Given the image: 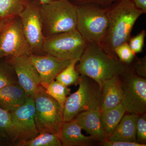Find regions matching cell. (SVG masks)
Here are the masks:
<instances>
[{
    "label": "cell",
    "instance_id": "28",
    "mask_svg": "<svg viewBox=\"0 0 146 146\" xmlns=\"http://www.w3.org/2000/svg\"><path fill=\"white\" fill-rule=\"evenodd\" d=\"M146 35V31L143 30L136 36L130 37L128 44L135 54L143 51Z\"/></svg>",
    "mask_w": 146,
    "mask_h": 146
},
{
    "label": "cell",
    "instance_id": "2",
    "mask_svg": "<svg viewBox=\"0 0 146 146\" xmlns=\"http://www.w3.org/2000/svg\"><path fill=\"white\" fill-rule=\"evenodd\" d=\"M78 61L76 69L80 74L94 80L101 88L106 80L129 68V65L122 63L118 58L108 54L98 44L93 43H88Z\"/></svg>",
    "mask_w": 146,
    "mask_h": 146
},
{
    "label": "cell",
    "instance_id": "30",
    "mask_svg": "<svg viewBox=\"0 0 146 146\" xmlns=\"http://www.w3.org/2000/svg\"><path fill=\"white\" fill-rule=\"evenodd\" d=\"M119 0H74L73 3L75 5L93 4L101 6H109Z\"/></svg>",
    "mask_w": 146,
    "mask_h": 146
},
{
    "label": "cell",
    "instance_id": "20",
    "mask_svg": "<svg viewBox=\"0 0 146 146\" xmlns=\"http://www.w3.org/2000/svg\"><path fill=\"white\" fill-rule=\"evenodd\" d=\"M32 0H0V20L19 16Z\"/></svg>",
    "mask_w": 146,
    "mask_h": 146
},
{
    "label": "cell",
    "instance_id": "5",
    "mask_svg": "<svg viewBox=\"0 0 146 146\" xmlns=\"http://www.w3.org/2000/svg\"><path fill=\"white\" fill-rule=\"evenodd\" d=\"M79 87L68 97L63 107V122L70 121L83 111L100 107L102 88L89 77L80 75Z\"/></svg>",
    "mask_w": 146,
    "mask_h": 146
},
{
    "label": "cell",
    "instance_id": "23",
    "mask_svg": "<svg viewBox=\"0 0 146 146\" xmlns=\"http://www.w3.org/2000/svg\"><path fill=\"white\" fill-rule=\"evenodd\" d=\"M44 88L47 94L57 101L63 108L68 96L70 95L71 89L55 80Z\"/></svg>",
    "mask_w": 146,
    "mask_h": 146
},
{
    "label": "cell",
    "instance_id": "4",
    "mask_svg": "<svg viewBox=\"0 0 146 146\" xmlns=\"http://www.w3.org/2000/svg\"><path fill=\"white\" fill-rule=\"evenodd\" d=\"M33 97L35 106L34 119L39 133L48 132L60 138L63 125V108L47 94L40 85Z\"/></svg>",
    "mask_w": 146,
    "mask_h": 146
},
{
    "label": "cell",
    "instance_id": "26",
    "mask_svg": "<svg viewBox=\"0 0 146 146\" xmlns=\"http://www.w3.org/2000/svg\"><path fill=\"white\" fill-rule=\"evenodd\" d=\"M115 53L122 63L129 65L135 57V54L131 50L128 42L123 43L115 50Z\"/></svg>",
    "mask_w": 146,
    "mask_h": 146
},
{
    "label": "cell",
    "instance_id": "12",
    "mask_svg": "<svg viewBox=\"0 0 146 146\" xmlns=\"http://www.w3.org/2000/svg\"><path fill=\"white\" fill-rule=\"evenodd\" d=\"M5 58L14 69L18 84L29 96H33L38 87L41 85V79L29 56L23 55Z\"/></svg>",
    "mask_w": 146,
    "mask_h": 146
},
{
    "label": "cell",
    "instance_id": "29",
    "mask_svg": "<svg viewBox=\"0 0 146 146\" xmlns=\"http://www.w3.org/2000/svg\"><path fill=\"white\" fill-rule=\"evenodd\" d=\"M130 68L138 75L142 77H146V56L141 58H137L129 64Z\"/></svg>",
    "mask_w": 146,
    "mask_h": 146
},
{
    "label": "cell",
    "instance_id": "31",
    "mask_svg": "<svg viewBox=\"0 0 146 146\" xmlns=\"http://www.w3.org/2000/svg\"><path fill=\"white\" fill-rule=\"evenodd\" d=\"M103 146H145L146 145H142L137 142H129L125 141H111L105 140L101 142Z\"/></svg>",
    "mask_w": 146,
    "mask_h": 146
},
{
    "label": "cell",
    "instance_id": "24",
    "mask_svg": "<svg viewBox=\"0 0 146 146\" xmlns=\"http://www.w3.org/2000/svg\"><path fill=\"white\" fill-rule=\"evenodd\" d=\"M0 132L16 145L18 134L11 120L10 112L0 108Z\"/></svg>",
    "mask_w": 146,
    "mask_h": 146
},
{
    "label": "cell",
    "instance_id": "18",
    "mask_svg": "<svg viewBox=\"0 0 146 146\" xmlns=\"http://www.w3.org/2000/svg\"><path fill=\"white\" fill-rule=\"evenodd\" d=\"M138 116V115L131 113L124 116L106 140L111 141L136 142V127Z\"/></svg>",
    "mask_w": 146,
    "mask_h": 146
},
{
    "label": "cell",
    "instance_id": "27",
    "mask_svg": "<svg viewBox=\"0 0 146 146\" xmlns=\"http://www.w3.org/2000/svg\"><path fill=\"white\" fill-rule=\"evenodd\" d=\"M136 142L142 145L146 143V116L145 113L138 115L136 127Z\"/></svg>",
    "mask_w": 146,
    "mask_h": 146
},
{
    "label": "cell",
    "instance_id": "33",
    "mask_svg": "<svg viewBox=\"0 0 146 146\" xmlns=\"http://www.w3.org/2000/svg\"><path fill=\"white\" fill-rule=\"evenodd\" d=\"M9 19H5V20H0V33L1 32L3 29L4 27L6 24Z\"/></svg>",
    "mask_w": 146,
    "mask_h": 146
},
{
    "label": "cell",
    "instance_id": "10",
    "mask_svg": "<svg viewBox=\"0 0 146 146\" xmlns=\"http://www.w3.org/2000/svg\"><path fill=\"white\" fill-rule=\"evenodd\" d=\"M40 4L38 0H32L19 16L32 54L44 55L43 45L45 39L42 32Z\"/></svg>",
    "mask_w": 146,
    "mask_h": 146
},
{
    "label": "cell",
    "instance_id": "6",
    "mask_svg": "<svg viewBox=\"0 0 146 146\" xmlns=\"http://www.w3.org/2000/svg\"><path fill=\"white\" fill-rule=\"evenodd\" d=\"M76 6V29L88 43L99 45L108 27L106 9L93 4Z\"/></svg>",
    "mask_w": 146,
    "mask_h": 146
},
{
    "label": "cell",
    "instance_id": "3",
    "mask_svg": "<svg viewBox=\"0 0 146 146\" xmlns=\"http://www.w3.org/2000/svg\"><path fill=\"white\" fill-rule=\"evenodd\" d=\"M39 9L45 39L76 29V6L69 0L40 4Z\"/></svg>",
    "mask_w": 146,
    "mask_h": 146
},
{
    "label": "cell",
    "instance_id": "11",
    "mask_svg": "<svg viewBox=\"0 0 146 146\" xmlns=\"http://www.w3.org/2000/svg\"><path fill=\"white\" fill-rule=\"evenodd\" d=\"M35 112L34 100L30 96L25 103L10 112L18 134L16 145L34 138L39 133L35 121Z\"/></svg>",
    "mask_w": 146,
    "mask_h": 146
},
{
    "label": "cell",
    "instance_id": "1",
    "mask_svg": "<svg viewBox=\"0 0 146 146\" xmlns=\"http://www.w3.org/2000/svg\"><path fill=\"white\" fill-rule=\"evenodd\" d=\"M106 9L108 27L104 39L98 45L106 53L117 57L115 49L128 42L134 24L145 13L132 0H119Z\"/></svg>",
    "mask_w": 146,
    "mask_h": 146
},
{
    "label": "cell",
    "instance_id": "8",
    "mask_svg": "<svg viewBox=\"0 0 146 146\" xmlns=\"http://www.w3.org/2000/svg\"><path fill=\"white\" fill-rule=\"evenodd\" d=\"M119 76L126 112L141 115L146 111V80L129 68Z\"/></svg>",
    "mask_w": 146,
    "mask_h": 146
},
{
    "label": "cell",
    "instance_id": "13",
    "mask_svg": "<svg viewBox=\"0 0 146 146\" xmlns=\"http://www.w3.org/2000/svg\"><path fill=\"white\" fill-rule=\"evenodd\" d=\"M29 57L40 76L41 85L44 88L55 80L58 75L71 62V60H62L48 54H31Z\"/></svg>",
    "mask_w": 146,
    "mask_h": 146
},
{
    "label": "cell",
    "instance_id": "32",
    "mask_svg": "<svg viewBox=\"0 0 146 146\" xmlns=\"http://www.w3.org/2000/svg\"><path fill=\"white\" fill-rule=\"evenodd\" d=\"M138 8L140 9L146 13V0H132Z\"/></svg>",
    "mask_w": 146,
    "mask_h": 146
},
{
    "label": "cell",
    "instance_id": "22",
    "mask_svg": "<svg viewBox=\"0 0 146 146\" xmlns=\"http://www.w3.org/2000/svg\"><path fill=\"white\" fill-rule=\"evenodd\" d=\"M16 145L20 146H61L60 138L56 135L48 132H41L34 138L22 142Z\"/></svg>",
    "mask_w": 146,
    "mask_h": 146
},
{
    "label": "cell",
    "instance_id": "25",
    "mask_svg": "<svg viewBox=\"0 0 146 146\" xmlns=\"http://www.w3.org/2000/svg\"><path fill=\"white\" fill-rule=\"evenodd\" d=\"M17 83L18 78L13 67L5 58L0 59V89Z\"/></svg>",
    "mask_w": 146,
    "mask_h": 146
},
{
    "label": "cell",
    "instance_id": "14",
    "mask_svg": "<svg viewBox=\"0 0 146 146\" xmlns=\"http://www.w3.org/2000/svg\"><path fill=\"white\" fill-rule=\"evenodd\" d=\"M73 120L96 141L102 142L108 137L102 126L100 107L80 112Z\"/></svg>",
    "mask_w": 146,
    "mask_h": 146
},
{
    "label": "cell",
    "instance_id": "7",
    "mask_svg": "<svg viewBox=\"0 0 146 146\" xmlns=\"http://www.w3.org/2000/svg\"><path fill=\"white\" fill-rule=\"evenodd\" d=\"M88 43L76 29L45 39L43 50L45 55L72 60L80 58Z\"/></svg>",
    "mask_w": 146,
    "mask_h": 146
},
{
    "label": "cell",
    "instance_id": "34",
    "mask_svg": "<svg viewBox=\"0 0 146 146\" xmlns=\"http://www.w3.org/2000/svg\"><path fill=\"white\" fill-rule=\"evenodd\" d=\"M38 1H39L40 4H43L49 3L52 2L56 0H38Z\"/></svg>",
    "mask_w": 146,
    "mask_h": 146
},
{
    "label": "cell",
    "instance_id": "9",
    "mask_svg": "<svg viewBox=\"0 0 146 146\" xmlns=\"http://www.w3.org/2000/svg\"><path fill=\"white\" fill-rule=\"evenodd\" d=\"M31 54L24 35L21 18L18 16L10 18L0 33V59Z\"/></svg>",
    "mask_w": 146,
    "mask_h": 146
},
{
    "label": "cell",
    "instance_id": "15",
    "mask_svg": "<svg viewBox=\"0 0 146 146\" xmlns=\"http://www.w3.org/2000/svg\"><path fill=\"white\" fill-rule=\"evenodd\" d=\"M123 98V93L119 76L116 74L103 84L100 106L101 112L121 103Z\"/></svg>",
    "mask_w": 146,
    "mask_h": 146
},
{
    "label": "cell",
    "instance_id": "19",
    "mask_svg": "<svg viewBox=\"0 0 146 146\" xmlns=\"http://www.w3.org/2000/svg\"><path fill=\"white\" fill-rule=\"evenodd\" d=\"M126 112L125 108L121 103L101 112L102 126L108 136L115 130Z\"/></svg>",
    "mask_w": 146,
    "mask_h": 146
},
{
    "label": "cell",
    "instance_id": "21",
    "mask_svg": "<svg viewBox=\"0 0 146 146\" xmlns=\"http://www.w3.org/2000/svg\"><path fill=\"white\" fill-rule=\"evenodd\" d=\"M80 59L71 60L70 63L58 75L55 80L66 86L79 84L80 75L76 69V64Z\"/></svg>",
    "mask_w": 146,
    "mask_h": 146
},
{
    "label": "cell",
    "instance_id": "16",
    "mask_svg": "<svg viewBox=\"0 0 146 146\" xmlns=\"http://www.w3.org/2000/svg\"><path fill=\"white\" fill-rule=\"evenodd\" d=\"M30 96L18 83L0 89V108L9 112L21 106Z\"/></svg>",
    "mask_w": 146,
    "mask_h": 146
},
{
    "label": "cell",
    "instance_id": "17",
    "mask_svg": "<svg viewBox=\"0 0 146 146\" xmlns=\"http://www.w3.org/2000/svg\"><path fill=\"white\" fill-rule=\"evenodd\" d=\"M81 127L74 120L63 122L60 140L63 146H87L96 141L91 136H86L81 132Z\"/></svg>",
    "mask_w": 146,
    "mask_h": 146
}]
</instances>
